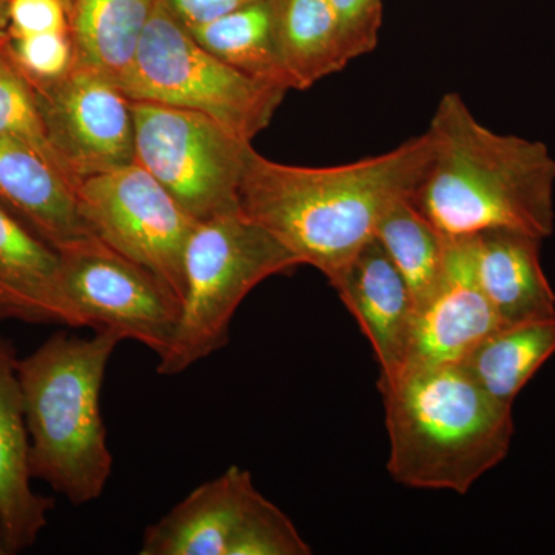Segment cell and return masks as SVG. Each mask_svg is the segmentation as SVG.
I'll use <instances>...</instances> for the list:
<instances>
[{
    "label": "cell",
    "mask_w": 555,
    "mask_h": 555,
    "mask_svg": "<svg viewBox=\"0 0 555 555\" xmlns=\"http://www.w3.org/2000/svg\"><path fill=\"white\" fill-rule=\"evenodd\" d=\"M429 156L426 133L334 167L288 166L251 149L240 207L332 283L375 238L387 211L414 196Z\"/></svg>",
    "instance_id": "6da1fadb"
},
{
    "label": "cell",
    "mask_w": 555,
    "mask_h": 555,
    "mask_svg": "<svg viewBox=\"0 0 555 555\" xmlns=\"http://www.w3.org/2000/svg\"><path fill=\"white\" fill-rule=\"evenodd\" d=\"M425 133L429 163L411 201L444 236L553 235L555 158L543 142L488 129L459 93L441 98Z\"/></svg>",
    "instance_id": "7a4b0ae2"
},
{
    "label": "cell",
    "mask_w": 555,
    "mask_h": 555,
    "mask_svg": "<svg viewBox=\"0 0 555 555\" xmlns=\"http://www.w3.org/2000/svg\"><path fill=\"white\" fill-rule=\"evenodd\" d=\"M397 483L466 494L506 459L513 406L488 396L455 366L404 369L378 383Z\"/></svg>",
    "instance_id": "3957f363"
},
{
    "label": "cell",
    "mask_w": 555,
    "mask_h": 555,
    "mask_svg": "<svg viewBox=\"0 0 555 555\" xmlns=\"http://www.w3.org/2000/svg\"><path fill=\"white\" fill-rule=\"evenodd\" d=\"M122 341L113 331H94L90 338L57 332L17 363L33 478L76 506L101 499L112 477L101 393Z\"/></svg>",
    "instance_id": "277c9868"
},
{
    "label": "cell",
    "mask_w": 555,
    "mask_h": 555,
    "mask_svg": "<svg viewBox=\"0 0 555 555\" xmlns=\"http://www.w3.org/2000/svg\"><path fill=\"white\" fill-rule=\"evenodd\" d=\"M298 266L301 261L241 208L196 222L184 254L181 317L158 358V374L175 377L221 350L247 295Z\"/></svg>",
    "instance_id": "5b68a950"
},
{
    "label": "cell",
    "mask_w": 555,
    "mask_h": 555,
    "mask_svg": "<svg viewBox=\"0 0 555 555\" xmlns=\"http://www.w3.org/2000/svg\"><path fill=\"white\" fill-rule=\"evenodd\" d=\"M119 90L130 101L203 113L248 142L268 129L288 91L218 60L160 0L153 7L137 60Z\"/></svg>",
    "instance_id": "8992f818"
},
{
    "label": "cell",
    "mask_w": 555,
    "mask_h": 555,
    "mask_svg": "<svg viewBox=\"0 0 555 555\" xmlns=\"http://www.w3.org/2000/svg\"><path fill=\"white\" fill-rule=\"evenodd\" d=\"M137 163L196 221L240 210L251 142L192 109L131 101Z\"/></svg>",
    "instance_id": "52a82bcc"
},
{
    "label": "cell",
    "mask_w": 555,
    "mask_h": 555,
    "mask_svg": "<svg viewBox=\"0 0 555 555\" xmlns=\"http://www.w3.org/2000/svg\"><path fill=\"white\" fill-rule=\"evenodd\" d=\"M141 555H309L297 526L230 466L145 528Z\"/></svg>",
    "instance_id": "ba28073f"
},
{
    "label": "cell",
    "mask_w": 555,
    "mask_h": 555,
    "mask_svg": "<svg viewBox=\"0 0 555 555\" xmlns=\"http://www.w3.org/2000/svg\"><path fill=\"white\" fill-rule=\"evenodd\" d=\"M76 193L91 235L158 276L182 302L185 247L198 221L138 163L87 179Z\"/></svg>",
    "instance_id": "9c48e42d"
},
{
    "label": "cell",
    "mask_w": 555,
    "mask_h": 555,
    "mask_svg": "<svg viewBox=\"0 0 555 555\" xmlns=\"http://www.w3.org/2000/svg\"><path fill=\"white\" fill-rule=\"evenodd\" d=\"M61 255L62 292L75 327L118 332L166 352L181 317V299L147 269L90 236Z\"/></svg>",
    "instance_id": "30bf717a"
},
{
    "label": "cell",
    "mask_w": 555,
    "mask_h": 555,
    "mask_svg": "<svg viewBox=\"0 0 555 555\" xmlns=\"http://www.w3.org/2000/svg\"><path fill=\"white\" fill-rule=\"evenodd\" d=\"M31 89L51 152L73 188L137 163L131 101L112 80L73 64L62 78Z\"/></svg>",
    "instance_id": "8fae6325"
},
{
    "label": "cell",
    "mask_w": 555,
    "mask_h": 555,
    "mask_svg": "<svg viewBox=\"0 0 555 555\" xmlns=\"http://www.w3.org/2000/svg\"><path fill=\"white\" fill-rule=\"evenodd\" d=\"M500 327L478 284L469 236L449 238L443 272L416 305L403 371L462 364Z\"/></svg>",
    "instance_id": "7c38bea8"
},
{
    "label": "cell",
    "mask_w": 555,
    "mask_h": 555,
    "mask_svg": "<svg viewBox=\"0 0 555 555\" xmlns=\"http://www.w3.org/2000/svg\"><path fill=\"white\" fill-rule=\"evenodd\" d=\"M331 286L374 347L379 382L400 374L406 361L415 301L377 240H372Z\"/></svg>",
    "instance_id": "4fadbf2b"
},
{
    "label": "cell",
    "mask_w": 555,
    "mask_h": 555,
    "mask_svg": "<svg viewBox=\"0 0 555 555\" xmlns=\"http://www.w3.org/2000/svg\"><path fill=\"white\" fill-rule=\"evenodd\" d=\"M17 363L13 343L0 335V518L11 554L35 545L54 509L53 499L31 486L30 434Z\"/></svg>",
    "instance_id": "5bb4252c"
},
{
    "label": "cell",
    "mask_w": 555,
    "mask_h": 555,
    "mask_svg": "<svg viewBox=\"0 0 555 555\" xmlns=\"http://www.w3.org/2000/svg\"><path fill=\"white\" fill-rule=\"evenodd\" d=\"M0 203L57 251L90 238L78 193L36 150L0 138Z\"/></svg>",
    "instance_id": "9a60e30c"
},
{
    "label": "cell",
    "mask_w": 555,
    "mask_h": 555,
    "mask_svg": "<svg viewBox=\"0 0 555 555\" xmlns=\"http://www.w3.org/2000/svg\"><path fill=\"white\" fill-rule=\"evenodd\" d=\"M5 320L75 327L62 292L60 251L0 203V321Z\"/></svg>",
    "instance_id": "2e32d148"
},
{
    "label": "cell",
    "mask_w": 555,
    "mask_h": 555,
    "mask_svg": "<svg viewBox=\"0 0 555 555\" xmlns=\"http://www.w3.org/2000/svg\"><path fill=\"white\" fill-rule=\"evenodd\" d=\"M469 240L478 284L503 327L555 318V294L540 262L542 241L503 229Z\"/></svg>",
    "instance_id": "e0dca14e"
},
{
    "label": "cell",
    "mask_w": 555,
    "mask_h": 555,
    "mask_svg": "<svg viewBox=\"0 0 555 555\" xmlns=\"http://www.w3.org/2000/svg\"><path fill=\"white\" fill-rule=\"evenodd\" d=\"M156 0H72L68 33L75 64L120 86L137 60Z\"/></svg>",
    "instance_id": "ac0fdd59"
},
{
    "label": "cell",
    "mask_w": 555,
    "mask_h": 555,
    "mask_svg": "<svg viewBox=\"0 0 555 555\" xmlns=\"http://www.w3.org/2000/svg\"><path fill=\"white\" fill-rule=\"evenodd\" d=\"M273 5L278 50L292 90H308L352 62L328 0H273Z\"/></svg>",
    "instance_id": "d6986e66"
},
{
    "label": "cell",
    "mask_w": 555,
    "mask_h": 555,
    "mask_svg": "<svg viewBox=\"0 0 555 555\" xmlns=\"http://www.w3.org/2000/svg\"><path fill=\"white\" fill-rule=\"evenodd\" d=\"M555 353V318L500 327L460 366L488 396L513 406L521 389Z\"/></svg>",
    "instance_id": "ffe728a7"
},
{
    "label": "cell",
    "mask_w": 555,
    "mask_h": 555,
    "mask_svg": "<svg viewBox=\"0 0 555 555\" xmlns=\"http://www.w3.org/2000/svg\"><path fill=\"white\" fill-rule=\"evenodd\" d=\"M189 33L201 47L230 67L250 78L292 90L278 50L273 0H255Z\"/></svg>",
    "instance_id": "44dd1931"
},
{
    "label": "cell",
    "mask_w": 555,
    "mask_h": 555,
    "mask_svg": "<svg viewBox=\"0 0 555 555\" xmlns=\"http://www.w3.org/2000/svg\"><path fill=\"white\" fill-rule=\"evenodd\" d=\"M375 240L406 281L416 308L443 272L448 236L434 228L411 199H404L387 211Z\"/></svg>",
    "instance_id": "7402d4cb"
},
{
    "label": "cell",
    "mask_w": 555,
    "mask_h": 555,
    "mask_svg": "<svg viewBox=\"0 0 555 555\" xmlns=\"http://www.w3.org/2000/svg\"><path fill=\"white\" fill-rule=\"evenodd\" d=\"M0 138L28 145L61 170L43 129L35 91L7 54L0 64Z\"/></svg>",
    "instance_id": "603a6c76"
},
{
    "label": "cell",
    "mask_w": 555,
    "mask_h": 555,
    "mask_svg": "<svg viewBox=\"0 0 555 555\" xmlns=\"http://www.w3.org/2000/svg\"><path fill=\"white\" fill-rule=\"evenodd\" d=\"M5 54L30 86L53 82L75 64V51L68 31L9 36Z\"/></svg>",
    "instance_id": "cb8c5ba5"
},
{
    "label": "cell",
    "mask_w": 555,
    "mask_h": 555,
    "mask_svg": "<svg viewBox=\"0 0 555 555\" xmlns=\"http://www.w3.org/2000/svg\"><path fill=\"white\" fill-rule=\"evenodd\" d=\"M341 27L350 60L372 53L383 25V0H328Z\"/></svg>",
    "instance_id": "d4e9b609"
},
{
    "label": "cell",
    "mask_w": 555,
    "mask_h": 555,
    "mask_svg": "<svg viewBox=\"0 0 555 555\" xmlns=\"http://www.w3.org/2000/svg\"><path fill=\"white\" fill-rule=\"evenodd\" d=\"M68 31L65 0H10L9 36Z\"/></svg>",
    "instance_id": "484cf974"
},
{
    "label": "cell",
    "mask_w": 555,
    "mask_h": 555,
    "mask_svg": "<svg viewBox=\"0 0 555 555\" xmlns=\"http://www.w3.org/2000/svg\"><path fill=\"white\" fill-rule=\"evenodd\" d=\"M188 30L203 27L255 0H160Z\"/></svg>",
    "instance_id": "4316f807"
},
{
    "label": "cell",
    "mask_w": 555,
    "mask_h": 555,
    "mask_svg": "<svg viewBox=\"0 0 555 555\" xmlns=\"http://www.w3.org/2000/svg\"><path fill=\"white\" fill-rule=\"evenodd\" d=\"M9 2L0 0V39L9 38Z\"/></svg>",
    "instance_id": "83f0119b"
},
{
    "label": "cell",
    "mask_w": 555,
    "mask_h": 555,
    "mask_svg": "<svg viewBox=\"0 0 555 555\" xmlns=\"http://www.w3.org/2000/svg\"><path fill=\"white\" fill-rule=\"evenodd\" d=\"M11 554L7 545L5 534H3L2 518H0V555Z\"/></svg>",
    "instance_id": "f1b7e54d"
},
{
    "label": "cell",
    "mask_w": 555,
    "mask_h": 555,
    "mask_svg": "<svg viewBox=\"0 0 555 555\" xmlns=\"http://www.w3.org/2000/svg\"><path fill=\"white\" fill-rule=\"evenodd\" d=\"M5 42L7 39H0V64H2L3 57H5Z\"/></svg>",
    "instance_id": "f546056e"
},
{
    "label": "cell",
    "mask_w": 555,
    "mask_h": 555,
    "mask_svg": "<svg viewBox=\"0 0 555 555\" xmlns=\"http://www.w3.org/2000/svg\"><path fill=\"white\" fill-rule=\"evenodd\" d=\"M65 2H67L68 9H69V3H72V0H65Z\"/></svg>",
    "instance_id": "4dcf8cb0"
}]
</instances>
